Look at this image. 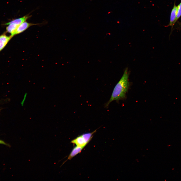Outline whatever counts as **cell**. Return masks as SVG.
<instances>
[{
	"label": "cell",
	"mask_w": 181,
	"mask_h": 181,
	"mask_svg": "<svg viewBox=\"0 0 181 181\" xmlns=\"http://www.w3.org/2000/svg\"><path fill=\"white\" fill-rule=\"evenodd\" d=\"M129 75L128 69L126 68L121 79L115 87L110 98L105 104V107H108L110 104L114 101H118L125 98L129 86Z\"/></svg>",
	"instance_id": "cell-1"
},
{
	"label": "cell",
	"mask_w": 181,
	"mask_h": 181,
	"mask_svg": "<svg viewBox=\"0 0 181 181\" xmlns=\"http://www.w3.org/2000/svg\"><path fill=\"white\" fill-rule=\"evenodd\" d=\"M40 24L38 23H29L26 21L24 22L18 26L15 32L11 36L12 37L15 35L19 34L24 32L31 26Z\"/></svg>",
	"instance_id": "cell-2"
},
{
	"label": "cell",
	"mask_w": 181,
	"mask_h": 181,
	"mask_svg": "<svg viewBox=\"0 0 181 181\" xmlns=\"http://www.w3.org/2000/svg\"><path fill=\"white\" fill-rule=\"evenodd\" d=\"M177 10L178 7L176 5L175 3L171 11L169 23L167 26H171L172 29L175 24V22L176 18Z\"/></svg>",
	"instance_id": "cell-3"
},
{
	"label": "cell",
	"mask_w": 181,
	"mask_h": 181,
	"mask_svg": "<svg viewBox=\"0 0 181 181\" xmlns=\"http://www.w3.org/2000/svg\"><path fill=\"white\" fill-rule=\"evenodd\" d=\"M71 143L76 145V146L84 147L88 144L82 135L77 137L72 140Z\"/></svg>",
	"instance_id": "cell-4"
},
{
	"label": "cell",
	"mask_w": 181,
	"mask_h": 181,
	"mask_svg": "<svg viewBox=\"0 0 181 181\" xmlns=\"http://www.w3.org/2000/svg\"><path fill=\"white\" fill-rule=\"evenodd\" d=\"M12 37L11 36H7L5 34L0 35V51L5 46Z\"/></svg>",
	"instance_id": "cell-5"
},
{
	"label": "cell",
	"mask_w": 181,
	"mask_h": 181,
	"mask_svg": "<svg viewBox=\"0 0 181 181\" xmlns=\"http://www.w3.org/2000/svg\"><path fill=\"white\" fill-rule=\"evenodd\" d=\"M30 16L27 15L22 17L15 19L5 24V25H8L11 24H14L19 25L23 22L26 21Z\"/></svg>",
	"instance_id": "cell-6"
},
{
	"label": "cell",
	"mask_w": 181,
	"mask_h": 181,
	"mask_svg": "<svg viewBox=\"0 0 181 181\" xmlns=\"http://www.w3.org/2000/svg\"><path fill=\"white\" fill-rule=\"evenodd\" d=\"M83 147H81L76 146L74 147L72 149L71 151L68 156L67 160H70L73 157L80 153L84 148Z\"/></svg>",
	"instance_id": "cell-7"
},
{
	"label": "cell",
	"mask_w": 181,
	"mask_h": 181,
	"mask_svg": "<svg viewBox=\"0 0 181 181\" xmlns=\"http://www.w3.org/2000/svg\"><path fill=\"white\" fill-rule=\"evenodd\" d=\"M6 28V32L10 33L11 36L15 32L18 25L14 24H11L8 25Z\"/></svg>",
	"instance_id": "cell-8"
},
{
	"label": "cell",
	"mask_w": 181,
	"mask_h": 181,
	"mask_svg": "<svg viewBox=\"0 0 181 181\" xmlns=\"http://www.w3.org/2000/svg\"><path fill=\"white\" fill-rule=\"evenodd\" d=\"M178 10L176 19L175 22V23L181 16V2L177 6Z\"/></svg>",
	"instance_id": "cell-9"
},
{
	"label": "cell",
	"mask_w": 181,
	"mask_h": 181,
	"mask_svg": "<svg viewBox=\"0 0 181 181\" xmlns=\"http://www.w3.org/2000/svg\"><path fill=\"white\" fill-rule=\"evenodd\" d=\"M27 95V93H26L24 95V98H23V99L22 101V102H21V104L22 106H23V105L25 101L26 98V97Z\"/></svg>",
	"instance_id": "cell-10"
}]
</instances>
